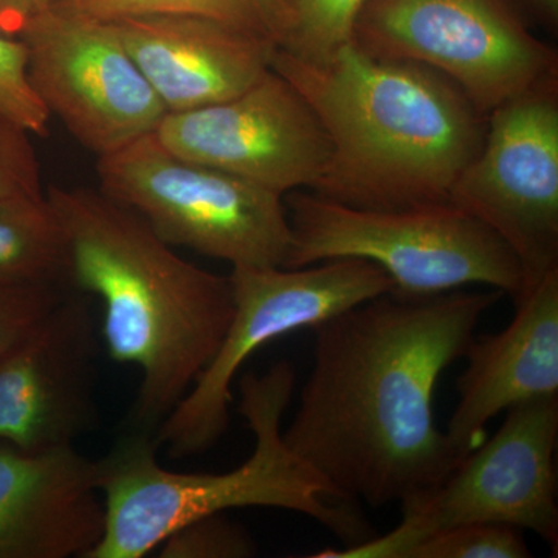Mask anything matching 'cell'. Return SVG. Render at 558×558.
Segmentation results:
<instances>
[{
  "label": "cell",
  "instance_id": "cell-20",
  "mask_svg": "<svg viewBox=\"0 0 558 558\" xmlns=\"http://www.w3.org/2000/svg\"><path fill=\"white\" fill-rule=\"evenodd\" d=\"M531 549L521 529L473 523L444 529L421 539L405 558H527Z\"/></svg>",
  "mask_w": 558,
  "mask_h": 558
},
{
  "label": "cell",
  "instance_id": "cell-3",
  "mask_svg": "<svg viewBox=\"0 0 558 558\" xmlns=\"http://www.w3.org/2000/svg\"><path fill=\"white\" fill-rule=\"evenodd\" d=\"M270 68L328 134L329 163L312 190L326 199L366 209L446 204L483 145L487 117L427 65L373 57L352 43L317 62L277 49Z\"/></svg>",
  "mask_w": 558,
  "mask_h": 558
},
{
  "label": "cell",
  "instance_id": "cell-13",
  "mask_svg": "<svg viewBox=\"0 0 558 558\" xmlns=\"http://www.w3.org/2000/svg\"><path fill=\"white\" fill-rule=\"evenodd\" d=\"M101 348L89 296L69 293L0 362V442L22 451L62 449L97 428Z\"/></svg>",
  "mask_w": 558,
  "mask_h": 558
},
{
  "label": "cell",
  "instance_id": "cell-5",
  "mask_svg": "<svg viewBox=\"0 0 558 558\" xmlns=\"http://www.w3.org/2000/svg\"><path fill=\"white\" fill-rule=\"evenodd\" d=\"M292 248L284 269L323 260L366 259L395 282L407 299L486 288L523 295V269L515 253L495 231L451 205L402 209L349 207L315 193L292 191L288 201Z\"/></svg>",
  "mask_w": 558,
  "mask_h": 558
},
{
  "label": "cell",
  "instance_id": "cell-19",
  "mask_svg": "<svg viewBox=\"0 0 558 558\" xmlns=\"http://www.w3.org/2000/svg\"><path fill=\"white\" fill-rule=\"evenodd\" d=\"M53 5L98 21L156 14L207 17L263 36L277 46L267 0H58Z\"/></svg>",
  "mask_w": 558,
  "mask_h": 558
},
{
  "label": "cell",
  "instance_id": "cell-16",
  "mask_svg": "<svg viewBox=\"0 0 558 558\" xmlns=\"http://www.w3.org/2000/svg\"><path fill=\"white\" fill-rule=\"evenodd\" d=\"M501 332L473 339L459 376L446 436L459 459L484 440L486 425L519 403L558 396V269L520 300Z\"/></svg>",
  "mask_w": 558,
  "mask_h": 558
},
{
  "label": "cell",
  "instance_id": "cell-2",
  "mask_svg": "<svg viewBox=\"0 0 558 558\" xmlns=\"http://www.w3.org/2000/svg\"><path fill=\"white\" fill-rule=\"evenodd\" d=\"M70 288L101 303V344L140 373L128 427L154 433L204 373L233 317L230 277L183 259L137 213L101 191L46 193Z\"/></svg>",
  "mask_w": 558,
  "mask_h": 558
},
{
  "label": "cell",
  "instance_id": "cell-27",
  "mask_svg": "<svg viewBox=\"0 0 558 558\" xmlns=\"http://www.w3.org/2000/svg\"><path fill=\"white\" fill-rule=\"evenodd\" d=\"M57 2L58 0H39V9H43V7L53 5V3Z\"/></svg>",
  "mask_w": 558,
  "mask_h": 558
},
{
  "label": "cell",
  "instance_id": "cell-26",
  "mask_svg": "<svg viewBox=\"0 0 558 558\" xmlns=\"http://www.w3.org/2000/svg\"><path fill=\"white\" fill-rule=\"evenodd\" d=\"M512 2L517 9L526 10L532 17H535L549 31H557L558 0H512Z\"/></svg>",
  "mask_w": 558,
  "mask_h": 558
},
{
  "label": "cell",
  "instance_id": "cell-11",
  "mask_svg": "<svg viewBox=\"0 0 558 558\" xmlns=\"http://www.w3.org/2000/svg\"><path fill=\"white\" fill-rule=\"evenodd\" d=\"M20 39L39 100L98 157L153 134L167 116L112 22L43 7Z\"/></svg>",
  "mask_w": 558,
  "mask_h": 558
},
{
  "label": "cell",
  "instance_id": "cell-9",
  "mask_svg": "<svg viewBox=\"0 0 558 558\" xmlns=\"http://www.w3.org/2000/svg\"><path fill=\"white\" fill-rule=\"evenodd\" d=\"M354 44L438 70L486 117L558 76L556 50L529 31L512 0H368Z\"/></svg>",
  "mask_w": 558,
  "mask_h": 558
},
{
  "label": "cell",
  "instance_id": "cell-15",
  "mask_svg": "<svg viewBox=\"0 0 558 558\" xmlns=\"http://www.w3.org/2000/svg\"><path fill=\"white\" fill-rule=\"evenodd\" d=\"M109 22L168 113L236 97L269 72L277 50L263 36L207 17L156 14Z\"/></svg>",
  "mask_w": 558,
  "mask_h": 558
},
{
  "label": "cell",
  "instance_id": "cell-8",
  "mask_svg": "<svg viewBox=\"0 0 558 558\" xmlns=\"http://www.w3.org/2000/svg\"><path fill=\"white\" fill-rule=\"evenodd\" d=\"M558 396L506 411L501 427L461 459L436 486L410 499L388 534L314 558H405L421 539L473 523L534 532L557 549Z\"/></svg>",
  "mask_w": 558,
  "mask_h": 558
},
{
  "label": "cell",
  "instance_id": "cell-22",
  "mask_svg": "<svg viewBox=\"0 0 558 558\" xmlns=\"http://www.w3.org/2000/svg\"><path fill=\"white\" fill-rule=\"evenodd\" d=\"M0 113L32 135H47L50 113L33 89L27 51L20 38L0 32Z\"/></svg>",
  "mask_w": 558,
  "mask_h": 558
},
{
  "label": "cell",
  "instance_id": "cell-7",
  "mask_svg": "<svg viewBox=\"0 0 558 558\" xmlns=\"http://www.w3.org/2000/svg\"><path fill=\"white\" fill-rule=\"evenodd\" d=\"M230 282L234 310L226 337L156 432L157 446L172 459L205 453L229 432L231 384L256 351L395 290L387 271L359 258L323 260L300 269L233 267Z\"/></svg>",
  "mask_w": 558,
  "mask_h": 558
},
{
  "label": "cell",
  "instance_id": "cell-25",
  "mask_svg": "<svg viewBox=\"0 0 558 558\" xmlns=\"http://www.w3.org/2000/svg\"><path fill=\"white\" fill-rule=\"evenodd\" d=\"M39 10V0H0V32L20 38L25 24Z\"/></svg>",
  "mask_w": 558,
  "mask_h": 558
},
{
  "label": "cell",
  "instance_id": "cell-10",
  "mask_svg": "<svg viewBox=\"0 0 558 558\" xmlns=\"http://www.w3.org/2000/svg\"><path fill=\"white\" fill-rule=\"evenodd\" d=\"M449 202L515 253L523 295L558 269V76L488 113L483 145Z\"/></svg>",
  "mask_w": 558,
  "mask_h": 558
},
{
  "label": "cell",
  "instance_id": "cell-6",
  "mask_svg": "<svg viewBox=\"0 0 558 558\" xmlns=\"http://www.w3.org/2000/svg\"><path fill=\"white\" fill-rule=\"evenodd\" d=\"M100 191L170 244L231 267H286L292 248L281 194L180 157L156 132L98 157Z\"/></svg>",
  "mask_w": 558,
  "mask_h": 558
},
{
  "label": "cell",
  "instance_id": "cell-17",
  "mask_svg": "<svg viewBox=\"0 0 558 558\" xmlns=\"http://www.w3.org/2000/svg\"><path fill=\"white\" fill-rule=\"evenodd\" d=\"M0 284L72 289L64 234L47 196L0 202Z\"/></svg>",
  "mask_w": 558,
  "mask_h": 558
},
{
  "label": "cell",
  "instance_id": "cell-23",
  "mask_svg": "<svg viewBox=\"0 0 558 558\" xmlns=\"http://www.w3.org/2000/svg\"><path fill=\"white\" fill-rule=\"evenodd\" d=\"M70 293L49 284H0V362L21 347Z\"/></svg>",
  "mask_w": 558,
  "mask_h": 558
},
{
  "label": "cell",
  "instance_id": "cell-12",
  "mask_svg": "<svg viewBox=\"0 0 558 558\" xmlns=\"http://www.w3.org/2000/svg\"><path fill=\"white\" fill-rule=\"evenodd\" d=\"M161 145L284 194L314 190L330 159V142L306 98L270 68L247 90L205 108L167 113Z\"/></svg>",
  "mask_w": 558,
  "mask_h": 558
},
{
  "label": "cell",
  "instance_id": "cell-21",
  "mask_svg": "<svg viewBox=\"0 0 558 558\" xmlns=\"http://www.w3.org/2000/svg\"><path fill=\"white\" fill-rule=\"evenodd\" d=\"M157 549L161 558H248L258 553L247 529L227 519L226 513L191 521Z\"/></svg>",
  "mask_w": 558,
  "mask_h": 558
},
{
  "label": "cell",
  "instance_id": "cell-14",
  "mask_svg": "<svg viewBox=\"0 0 558 558\" xmlns=\"http://www.w3.org/2000/svg\"><path fill=\"white\" fill-rule=\"evenodd\" d=\"M102 532L95 461L0 442V558H87Z\"/></svg>",
  "mask_w": 558,
  "mask_h": 558
},
{
  "label": "cell",
  "instance_id": "cell-1",
  "mask_svg": "<svg viewBox=\"0 0 558 558\" xmlns=\"http://www.w3.org/2000/svg\"><path fill=\"white\" fill-rule=\"evenodd\" d=\"M502 295L388 292L318 325L286 446L344 502L402 506L436 486L461 461L436 425V387Z\"/></svg>",
  "mask_w": 558,
  "mask_h": 558
},
{
  "label": "cell",
  "instance_id": "cell-4",
  "mask_svg": "<svg viewBox=\"0 0 558 558\" xmlns=\"http://www.w3.org/2000/svg\"><path fill=\"white\" fill-rule=\"evenodd\" d=\"M292 363L240 380L241 416L255 449L226 473H183L157 459L156 435L130 428L95 461L105 502V532L87 558H143L191 521L231 509L274 508L311 517L348 546L371 538L368 524L341 501L317 472L282 439V417L295 391Z\"/></svg>",
  "mask_w": 558,
  "mask_h": 558
},
{
  "label": "cell",
  "instance_id": "cell-24",
  "mask_svg": "<svg viewBox=\"0 0 558 558\" xmlns=\"http://www.w3.org/2000/svg\"><path fill=\"white\" fill-rule=\"evenodd\" d=\"M31 135L0 113V202L46 196Z\"/></svg>",
  "mask_w": 558,
  "mask_h": 558
},
{
  "label": "cell",
  "instance_id": "cell-18",
  "mask_svg": "<svg viewBox=\"0 0 558 558\" xmlns=\"http://www.w3.org/2000/svg\"><path fill=\"white\" fill-rule=\"evenodd\" d=\"M368 0H267L277 49L304 61H325L354 43Z\"/></svg>",
  "mask_w": 558,
  "mask_h": 558
}]
</instances>
